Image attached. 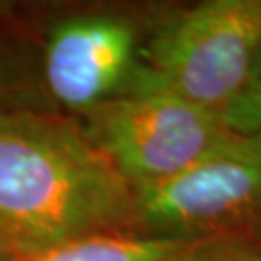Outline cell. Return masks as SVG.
I'll list each match as a JSON object with an SVG mask.
<instances>
[{
  "label": "cell",
  "mask_w": 261,
  "mask_h": 261,
  "mask_svg": "<svg viewBox=\"0 0 261 261\" xmlns=\"http://www.w3.org/2000/svg\"><path fill=\"white\" fill-rule=\"evenodd\" d=\"M211 261H261V250H248L242 242H232Z\"/></svg>",
  "instance_id": "obj_8"
},
{
  "label": "cell",
  "mask_w": 261,
  "mask_h": 261,
  "mask_svg": "<svg viewBox=\"0 0 261 261\" xmlns=\"http://www.w3.org/2000/svg\"><path fill=\"white\" fill-rule=\"evenodd\" d=\"M259 53L261 0H207L155 35L132 91H165L221 112L257 75Z\"/></svg>",
  "instance_id": "obj_2"
},
{
  "label": "cell",
  "mask_w": 261,
  "mask_h": 261,
  "mask_svg": "<svg viewBox=\"0 0 261 261\" xmlns=\"http://www.w3.org/2000/svg\"><path fill=\"white\" fill-rule=\"evenodd\" d=\"M95 145L132 192L178 176L223 143L232 130L219 112L165 91H132L89 111Z\"/></svg>",
  "instance_id": "obj_4"
},
{
  "label": "cell",
  "mask_w": 261,
  "mask_h": 261,
  "mask_svg": "<svg viewBox=\"0 0 261 261\" xmlns=\"http://www.w3.org/2000/svg\"><path fill=\"white\" fill-rule=\"evenodd\" d=\"M136 31L111 16H85L58 23L45 50V77L58 103L93 111L107 103L134 72Z\"/></svg>",
  "instance_id": "obj_5"
},
{
  "label": "cell",
  "mask_w": 261,
  "mask_h": 261,
  "mask_svg": "<svg viewBox=\"0 0 261 261\" xmlns=\"http://www.w3.org/2000/svg\"><path fill=\"white\" fill-rule=\"evenodd\" d=\"M236 240L101 232L14 261H211Z\"/></svg>",
  "instance_id": "obj_6"
},
{
  "label": "cell",
  "mask_w": 261,
  "mask_h": 261,
  "mask_svg": "<svg viewBox=\"0 0 261 261\" xmlns=\"http://www.w3.org/2000/svg\"><path fill=\"white\" fill-rule=\"evenodd\" d=\"M130 224L134 192L87 132L55 116L0 112V261Z\"/></svg>",
  "instance_id": "obj_1"
},
{
  "label": "cell",
  "mask_w": 261,
  "mask_h": 261,
  "mask_svg": "<svg viewBox=\"0 0 261 261\" xmlns=\"http://www.w3.org/2000/svg\"><path fill=\"white\" fill-rule=\"evenodd\" d=\"M261 223V132L226 140L163 184L134 192V224L149 236L236 238Z\"/></svg>",
  "instance_id": "obj_3"
},
{
  "label": "cell",
  "mask_w": 261,
  "mask_h": 261,
  "mask_svg": "<svg viewBox=\"0 0 261 261\" xmlns=\"http://www.w3.org/2000/svg\"><path fill=\"white\" fill-rule=\"evenodd\" d=\"M257 74H261V53H259V64H257Z\"/></svg>",
  "instance_id": "obj_9"
},
{
  "label": "cell",
  "mask_w": 261,
  "mask_h": 261,
  "mask_svg": "<svg viewBox=\"0 0 261 261\" xmlns=\"http://www.w3.org/2000/svg\"><path fill=\"white\" fill-rule=\"evenodd\" d=\"M223 124L238 134H257L261 132V74L253 77L232 105L219 112Z\"/></svg>",
  "instance_id": "obj_7"
}]
</instances>
